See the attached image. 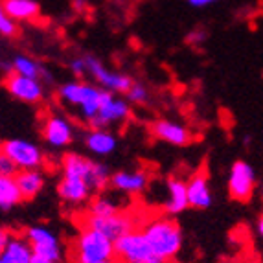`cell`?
Returning <instances> with one entry per match:
<instances>
[{
    "instance_id": "6da1fadb",
    "label": "cell",
    "mask_w": 263,
    "mask_h": 263,
    "mask_svg": "<svg viewBox=\"0 0 263 263\" xmlns=\"http://www.w3.org/2000/svg\"><path fill=\"white\" fill-rule=\"evenodd\" d=\"M105 92L107 90H103L94 83H88L83 79H72V81H66L59 87L57 96L65 105L78 110L79 118L83 120L87 125H90V122L100 112Z\"/></svg>"
},
{
    "instance_id": "7a4b0ae2",
    "label": "cell",
    "mask_w": 263,
    "mask_h": 263,
    "mask_svg": "<svg viewBox=\"0 0 263 263\" xmlns=\"http://www.w3.org/2000/svg\"><path fill=\"white\" fill-rule=\"evenodd\" d=\"M142 234L145 236L151 249L157 252L164 261L173 259L182 249V230L170 217H153L142 228Z\"/></svg>"
},
{
    "instance_id": "3957f363",
    "label": "cell",
    "mask_w": 263,
    "mask_h": 263,
    "mask_svg": "<svg viewBox=\"0 0 263 263\" xmlns=\"http://www.w3.org/2000/svg\"><path fill=\"white\" fill-rule=\"evenodd\" d=\"M72 258L79 263H112L114 241L100 230L83 227L72 245Z\"/></svg>"
},
{
    "instance_id": "277c9868",
    "label": "cell",
    "mask_w": 263,
    "mask_h": 263,
    "mask_svg": "<svg viewBox=\"0 0 263 263\" xmlns=\"http://www.w3.org/2000/svg\"><path fill=\"white\" fill-rule=\"evenodd\" d=\"M63 175H74L83 179L90 190L96 193H101L110 186V173L109 167L105 164L90 160V158L83 157L79 153H68L65 155L61 164Z\"/></svg>"
},
{
    "instance_id": "5b68a950",
    "label": "cell",
    "mask_w": 263,
    "mask_h": 263,
    "mask_svg": "<svg viewBox=\"0 0 263 263\" xmlns=\"http://www.w3.org/2000/svg\"><path fill=\"white\" fill-rule=\"evenodd\" d=\"M114 258L120 263H166L151 249L142 230H133L114 241Z\"/></svg>"
},
{
    "instance_id": "8992f818",
    "label": "cell",
    "mask_w": 263,
    "mask_h": 263,
    "mask_svg": "<svg viewBox=\"0 0 263 263\" xmlns=\"http://www.w3.org/2000/svg\"><path fill=\"white\" fill-rule=\"evenodd\" d=\"M85 57V76H90V78L96 81V85L107 92L112 94H127L129 88L133 85V79L127 74H122V72L110 70L105 63L98 59L96 55H83Z\"/></svg>"
},
{
    "instance_id": "52a82bcc",
    "label": "cell",
    "mask_w": 263,
    "mask_h": 263,
    "mask_svg": "<svg viewBox=\"0 0 263 263\" xmlns=\"http://www.w3.org/2000/svg\"><path fill=\"white\" fill-rule=\"evenodd\" d=\"M0 149L13 160L18 171L41 170V166L44 164V153L35 142L24 140V138H11L0 144Z\"/></svg>"
},
{
    "instance_id": "ba28073f",
    "label": "cell",
    "mask_w": 263,
    "mask_h": 263,
    "mask_svg": "<svg viewBox=\"0 0 263 263\" xmlns=\"http://www.w3.org/2000/svg\"><path fill=\"white\" fill-rule=\"evenodd\" d=\"M131 118V103L125 98H120L118 94L105 92L101 101L100 112L90 122V129H109L112 125H120L125 120Z\"/></svg>"
},
{
    "instance_id": "9c48e42d",
    "label": "cell",
    "mask_w": 263,
    "mask_h": 263,
    "mask_svg": "<svg viewBox=\"0 0 263 263\" xmlns=\"http://www.w3.org/2000/svg\"><path fill=\"white\" fill-rule=\"evenodd\" d=\"M26 241L30 243L31 250L35 256H43V258H48L52 261L59 263L63 258V245L61 239L53 230H50L48 227L44 224H33L26 230L24 234Z\"/></svg>"
},
{
    "instance_id": "30bf717a",
    "label": "cell",
    "mask_w": 263,
    "mask_h": 263,
    "mask_svg": "<svg viewBox=\"0 0 263 263\" xmlns=\"http://www.w3.org/2000/svg\"><path fill=\"white\" fill-rule=\"evenodd\" d=\"M228 193L230 197L239 202H247L252 199L256 188V171L245 160H236L228 171Z\"/></svg>"
},
{
    "instance_id": "8fae6325",
    "label": "cell",
    "mask_w": 263,
    "mask_h": 263,
    "mask_svg": "<svg viewBox=\"0 0 263 263\" xmlns=\"http://www.w3.org/2000/svg\"><path fill=\"white\" fill-rule=\"evenodd\" d=\"M4 88L15 100L30 103V105H37L46 96V88L41 79L26 78V76L13 74V72L4 78Z\"/></svg>"
},
{
    "instance_id": "7c38bea8",
    "label": "cell",
    "mask_w": 263,
    "mask_h": 263,
    "mask_svg": "<svg viewBox=\"0 0 263 263\" xmlns=\"http://www.w3.org/2000/svg\"><path fill=\"white\" fill-rule=\"evenodd\" d=\"M43 140L52 149H65L74 142V123L63 114H48L43 122Z\"/></svg>"
},
{
    "instance_id": "4fadbf2b",
    "label": "cell",
    "mask_w": 263,
    "mask_h": 263,
    "mask_svg": "<svg viewBox=\"0 0 263 263\" xmlns=\"http://www.w3.org/2000/svg\"><path fill=\"white\" fill-rule=\"evenodd\" d=\"M85 227L100 230L101 234H105L107 237H110L112 241H118L120 237H123L125 234L136 230L135 221L129 214L125 212H118V214L105 215V217H94V215H87L83 221Z\"/></svg>"
},
{
    "instance_id": "5bb4252c",
    "label": "cell",
    "mask_w": 263,
    "mask_h": 263,
    "mask_svg": "<svg viewBox=\"0 0 263 263\" xmlns=\"http://www.w3.org/2000/svg\"><path fill=\"white\" fill-rule=\"evenodd\" d=\"M151 135L160 142H166L175 147H184L192 142V131L184 123L175 122V120L160 118L151 125Z\"/></svg>"
},
{
    "instance_id": "9a60e30c",
    "label": "cell",
    "mask_w": 263,
    "mask_h": 263,
    "mask_svg": "<svg viewBox=\"0 0 263 263\" xmlns=\"http://www.w3.org/2000/svg\"><path fill=\"white\" fill-rule=\"evenodd\" d=\"M149 184V175L144 170H122L110 175V188L125 195H138Z\"/></svg>"
},
{
    "instance_id": "2e32d148",
    "label": "cell",
    "mask_w": 263,
    "mask_h": 263,
    "mask_svg": "<svg viewBox=\"0 0 263 263\" xmlns=\"http://www.w3.org/2000/svg\"><path fill=\"white\" fill-rule=\"evenodd\" d=\"M57 193H59V197L66 204L78 206V204H83V202H87L90 199L92 190H90V186L83 179H79V177L63 175L61 180H59V184H57Z\"/></svg>"
},
{
    "instance_id": "e0dca14e",
    "label": "cell",
    "mask_w": 263,
    "mask_h": 263,
    "mask_svg": "<svg viewBox=\"0 0 263 263\" xmlns=\"http://www.w3.org/2000/svg\"><path fill=\"white\" fill-rule=\"evenodd\" d=\"M186 184H188L190 208H195V210H206V208L212 206L214 195H212V188H210V182H208L206 173H202V171L193 173L192 179H190Z\"/></svg>"
},
{
    "instance_id": "ac0fdd59",
    "label": "cell",
    "mask_w": 263,
    "mask_h": 263,
    "mask_svg": "<svg viewBox=\"0 0 263 263\" xmlns=\"http://www.w3.org/2000/svg\"><path fill=\"white\" fill-rule=\"evenodd\" d=\"M190 208L188 202V184L184 180L170 177L166 182V201H164V212L167 215H177Z\"/></svg>"
},
{
    "instance_id": "d6986e66",
    "label": "cell",
    "mask_w": 263,
    "mask_h": 263,
    "mask_svg": "<svg viewBox=\"0 0 263 263\" xmlns=\"http://www.w3.org/2000/svg\"><path fill=\"white\" fill-rule=\"evenodd\" d=\"M85 147L96 157H109L118 147V138L109 129H90L85 135Z\"/></svg>"
},
{
    "instance_id": "ffe728a7",
    "label": "cell",
    "mask_w": 263,
    "mask_h": 263,
    "mask_svg": "<svg viewBox=\"0 0 263 263\" xmlns=\"http://www.w3.org/2000/svg\"><path fill=\"white\" fill-rule=\"evenodd\" d=\"M15 180H17V186H18V192L22 195V201L24 199H33L37 197L41 193V190L44 188V173L41 170H24V171H18L17 175H15Z\"/></svg>"
},
{
    "instance_id": "44dd1931",
    "label": "cell",
    "mask_w": 263,
    "mask_h": 263,
    "mask_svg": "<svg viewBox=\"0 0 263 263\" xmlns=\"http://www.w3.org/2000/svg\"><path fill=\"white\" fill-rule=\"evenodd\" d=\"M4 8L15 22H31L41 17L37 0H4Z\"/></svg>"
},
{
    "instance_id": "7402d4cb",
    "label": "cell",
    "mask_w": 263,
    "mask_h": 263,
    "mask_svg": "<svg viewBox=\"0 0 263 263\" xmlns=\"http://www.w3.org/2000/svg\"><path fill=\"white\" fill-rule=\"evenodd\" d=\"M33 250L24 236H15L8 249L0 254V263H31Z\"/></svg>"
},
{
    "instance_id": "603a6c76",
    "label": "cell",
    "mask_w": 263,
    "mask_h": 263,
    "mask_svg": "<svg viewBox=\"0 0 263 263\" xmlns=\"http://www.w3.org/2000/svg\"><path fill=\"white\" fill-rule=\"evenodd\" d=\"M21 74V76H26V78H35V79H43L46 76L44 72L43 65L37 63L33 57H28V55H15L13 61L9 63L8 66V74Z\"/></svg>"
},
{
    "instance_id": "cb8c5ba5",
    "label": "cell",
    "mask_w": 263,
    "mask_h": 263,
    "mask_svg": "<svg viewBox=\"0 0 263 263\" xmlns=\"http://www.w3.org/2000/svg\"><path fill=\"white\" fill-rule=\"evenodd\" d=\"M22 201L15 177L0 175V210H11Z\"/></svg>"
},
{
    "instance_id": "d4e9b609",
    "label": "cell",
    "mask_w": 263,
    "mask_h": 263,
    "mask_svg": "<svg viewBox=\"0 0 263 263\" xmlns=\"http://www.w3.org/2000/svg\"><path fill=\"white\" fill-rule=\"evenodd\" d=\"M120 206H118V201L110 195H103L100 193L98 197H94L92 201L88 202V214L87 215H94V217H105V215H112V214H118Z\"/></svg>"
},
{
    "instance_id": "484cf974",
    "label": "cell",
    "mask_w": 263,
    "mask_h": 263,
    "mask_svg": "<svg viewBox=\"0 0 263 263\" xmlns=\"http://www.w3.org/2000/svg\"><path fill=\"white\" fill-rule=\"evenodd\" d=\"M17 33H18L17 22L8 15V11H6V8H4V0H0V35L11 39V37H15Z\"/></svg>"
},
{
    "instance_id": "4316f807",
    "label": "cell",
    "mask_w": 263,
    "mask_h": 263,
    "mask_svg": "<svg viewBox=\"0 0 263 263\" xmlns=\"http://www.w3.org/2000/svg\"><path fill=\"white\" fill-rule=\"evenodd\" d=\"M125 100L129 103H136V105H144L149 100V90L144 83H138V81H133L129 92L125 94Z\"/></svg>"
},
{
    "instance_id": "83f0119b",
    "label": "cell",
    "mask_w": 263,
    "mask_h": 263,
    "mask_svg": "<svg viewBox=\"0 0 263 263\" xmlns=\"http://www.w3.org/2000/svg\"><path fill=\"white\" fill-rule=\"evenodd\" d=\"M18 173V167L13 164V160L0 149V175L4 177H15Z\"/></svg>"
},
{
    "instance_id": "f1b7e54d",
    "label": "cell",
    "mask_w": 263,
    "mask_h": 263,
    "mask_svg": "<svg viewBox=\"0 0 263 263\" xmlns=\"http://www.w3.org/2000/svg\"><path fill=\"white\" fill-rule=\"evenodd\" d=\"M15 237V234L9 230V228H4L0 227V254L4 252L6 249H8V245L11 243V239Z\"/></svg>"
},
{
    "instance_id": "f546056e",
    "label": "cell",
    "mask_w": 263,
    "mask_h": 263,
    "mask_svg": "<svg viewBox=\"0 0 263 263\" xmlns=\"http://www.w3.org/2000/svg\"><path fill=\"white\" fill-rule=\"evenodd\" d=\"M70 70L74 76H78V78H81V76H85V57L79 55V57H74L70 61Z\"/></svg>"
},
{
    "instance_id": "4dcf8cb0",
    "label": "cell",
    "mask_w": 263,
    "mask_h": 263,
    "mask_svg": "<svg viewBox=\"0 0 263 263\" xmlns=\"http://www.w3.org/2000/svg\"><path fill=\"white\" fill-rule=\"evenodd\" d=\"M206 41V31L202 30V28H195L188 33V43L190 44H201Z\"/></svg>"
},
{
    "instance_id": "1f68e13d",
    "label": "cell",
    "mask_w": 263,
    "mask_h": 263,
    "mask_svg": "<svg viewBox=\"0 0 263 263\" xmlns=\"http://www.w3.org/2000/svg\"><path fill=\"white\" fill-rule=\"evenodd\" d=\"M192 8H197V9H201V8H208V6H212V4H217L219 0H186Z\"/></svg>"
},
{
    "instance_id": "d6a6232c",
    "label": "cell",
    "mask_w": 263,
    "mask_h": 263,
    "mask_svg": "<svg viewBox=\"0 0 263 263\" xmlns=\"http://www.w3.org/2000/svg\"><path fill=\"white\" fill-rule=\"evenodd\" d=\"M72 8H74L78 13H85L88 8V2L87 0H72Z\"/></svg>"
},
{
    "instance_id": "836d02e7",
    "label": "cell",
    "mask_w": 263,
    "mask_h": 263,
    "mask_svg": "<svg viewBox=\"0 0 263 263\" xmlns=\"http://www.w3.org/2000/svg\"><path fill=\"white\" fill-rule=\"evenodd\" d=\"M31 263H55V261H52V259H48V258H43V256H35V254H33V258H31Z\"/></svg>"
},
{
    "instance_id": "e575fe53",
    "label": "cell",
    "mask_w": 263,
    "mask_h": 263,
    "mask_svg": "<svg viewBox=\"0 0 263 263\" xmlns=\"http://www.w3.org/2000/svg\"><path fill=\"white\" fill-rule=\"evenodd\" d=\"M258 234L263 237V215L258 219Z\"/></svg>"
},
{
    "instance_id": "d590c367",
    "label": "cell",
    "mask_w": 263,
    "mask_h": 263,
    "mask_svg": "<svg viewBox=\"0 0 263 263\" xmlns=\"http://www.w3.org/2000/svg\"><path fill=\"white\" fill-rule=\"evenodd\" d=\"M74 263H79V261H74Z\"/></svg>"
}]
</instances>
